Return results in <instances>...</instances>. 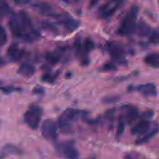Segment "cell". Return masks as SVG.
I'll use <instances>...</instances> for the list:
<instances>
[{
    "label": "cell",
    "mask_w": 159,
    "mask_h": 159,
    "mask_svg": "<svg viewBox=\"0 0 159 159\" xmlns=\"http://www.w3.org/2000/svg\"><path fill=\"white\" fill-rule=\"evenodd\" d=\"M12 1L16 5L23 6L29 3L31 0H12Z\"/></svg>",
    "instance_id": "31"
},
{
    "label": "cell",
    "mask_w": 159,
    "mask_h": 159,
    "mask_svg": "<svg viewBox=\"0 0 159 159\" xmlns=\"http://www.w3.org/2000/svg\"><path fill=\"white\" fill-rule=\"evenodd\" d=\"M119 100V97L116 95H108L104 96L102 99V102L104 104H113L117 102Z\"/></svg>",
    "instance_id": "22"
},
{
    "label": "cell",
    "mask_w": 159,
    "mask_h": 159,
    "mask_svg": "<svg viewBox=\"0 0 159 159\" xmlns=\"http://www.w3.org/2000/svg\"><path fill=\"white\" fill-rule=\"evenodd\" d=\"M43 109L36 104H31L24 114V120L26 125L32 130H37L39 126Z\"/></svg>",
    "instance_id": "4"
},
{
    "label": "cell",
    "mask_w": 159,
    "mask_h": 159,
    "mask_svg": "<svg viewBox=\"0 0 159 159\" xmlns=\"http://www.w3.org/2000/svg\"><path fill=\"white\" fill-rule=\"evenodd\" d=\"M125 159H131V158H130V157H129V156H128L127 157H126V158H125Z\"/></svg>",
    "instance_id": "33"
},
{
    "label": "cell",
    "mask_w": 159,
    "mask_h": 159,
    "mask_svg": "<svg viewBox=\"0 0 159 159\" xmlns=\"http://www.w3.org/2000/svg\"><path fill=\"white\" fill-rule=\"evenodd\" d=\"M94 47V44L93 42L91 40H86L85 42L84 43V46H83V50L85 53H88L90 52Z\"/></svg>",
    "instance_id": "27"
},
{
    "label": "cell",
    "mask_w": 159,
    "mask_h": 159,
    "mask_svg": "<svg viewBox=\"0 0 159 159\" xmlns=\"http://www.w3.org/2000/svg\"><path fill=\"white\" fill-rule=\"evenodd\" d=\"M22 153V150L16 145L12 143H6L1 149V159H3L8 155H21Z\"/></svg>",
    "instance_id": "13"
},
{
    "label": "cell",
    "mask_w": 159,
    "mask_h": 159,
    "mask_svg": "<svg viewBox=\"0 0 159 159\" xmlns=\"http://www.w3.org/2000/svg\"><path fill=\"white\" fill-rule=\"evenodd\" d=\"M1 90L4 94L7 95V94H10L12 93L19 92L21 90V89L20 88H17V87H14L13 86L9 85V86H1Z\"/></svg>",
    "instance_id": "21"
},
{
    "label": "cell",
    "mask_w": 159,
    "mask_h": 159,
    "mask_svg": "<svg viewBox=\"0 0 159 159\" xmlns=\"http://www.w3.org/2000/svg\"><path fill=\"white\" fill-rule=\"evenodd\" d=\"M73 1H76V2H77V1H79L80 0H73Z\"/></svg>",
    "instance_id": "34"
},
{
    "label": "cell",
    "mask_w": 159,
    "mask_h": 159,
    "mask_svg": "<svg viewBox=\"0 0 159 159\" xmlns=\"http://www.w3.org/2000/svg\"><path fill=\"white\" fill-rule=\"evenodd\" d=\"M158 36H159V28L158 29Z\"/></svg>",
    "instance_id": "35"
},
{
    "label": "cell",
    "mask_w": 159,
    "mask_h": 159,
    "mask_svg": "<svg viewBox=\"0 0 159 159\" xmlns=\"http://www.w3.org/2000/svg\"><path fill=\"white\" fill-rule=\"evenodd\" d=\"M32 93L35 95H41L43 93V89L41 86L35 87L32 91Z\"/></svg>",
    "instance_id": "30"
},
{
    "label": "cell",
    "mask_w": 159,
    "mask_h": 159,
    "mask_svg": "<svg viewBox=\"0 0 159 159\" xmlns=\"http://www.w3.org/2000/svg\"><path fill=\"white\" fill-rule=\"evenodd\" d=\"M18 17L22 23V24L23 25V26L30 32L31 33H34V34H39L38 32L34 29L33 27H32V21L29 17V16H28V14L24 12V11H20L19 12L18 14Z\"/></svg>",
    "instance_id": "15"
},
{
    "label": "cell",
    "mask_w": 159,
    "mask_h": 159,
    "mask_svg": "<svg viewBox=\"0 0 159 159\" xmlns=\"http://www.w3.org/2000/svg\"><path fill=\"white\" fill-rule=\"evenodd\" d=\"M125 121L124 117L122 116H120L119 119V124H118L117 131L118 136H120L122 134L125 128Z\"/></svg>",
    "instance_id": "24"
},
{
    "label": "cell",
    "mask_w": 159,
    "mask_h": 159,
    "mask_svg": "<svg viewBox=\"0 0 159 159\" xmlns=\"http://www.w3.org/2000/svg\"><path fill=\"white\" fill-rule=\"evenodd\" d=\"M109 52L111 56L119 62L124 61V53L122 48L116 43H110L108 47Z\"/></svg>",
    "instance_id": "12"
},
{
    "label": "cell",
    "mask_w": 159,
    "mask_h": 159,
    "mask_svg": "<svg viewBox=\"0 0 159 159\" xmlns=\"http://www.w3.org/2000/svg\"><path fill=\"white\" fill-rule=\"evenodd\" d=\"M58 125L55 120L47 119L41 124V134L44 138L50 141H55L58 137Z\"/></svg>",
    "instance_id": "6"
},
{
    "label": "cell",
    "mask_w": 159,
    "mask_h": 159,
    "mask_svg": "<svg viewBox=\"0 0 159 159\" xmlns=\"http://www.w3.org/2000/svg\"><path fill=\"white\" fill-rule=\"evenodd\" d=\"M24 52L17 44H12L9 46L7 51V55L9 58L13 61L20 60L24 56Z\"/></svg>",
    "instance_id": "9"
},
{
    "label": "cell",
    "mask_w": 159,
    "mask_h": 159,
    "mask_svg": "<svg viewBox=\"0 0 159 159\" xmlns=\"http://www.w3.org/2000/svg\"><path fill=\"white\" fill-rule=\"evenodd\" d=\"M132 89L136 90L142 95L145 97L155 98L157 95V89L155 84L153 83L140 84L135 86L130 87Z\"/></svg>",
    "instance_id": "7"
},
{
    "label": "cell",
    "mask_w": 159,
    "mask_h": 159,
    "mask_svg": "<svg viewBox=\"0 0 159 159\" xmlns=\"http://www.w3.org/2000/svg\"><path fill=\"white\" fill-rule=\"evenodd\" d=\"M35 71V68L32 65L24 62L19 66L17 72L24 77H30L34 74Z\"/></svg>",
    "instance_id": "16"
},
{
    "label": "cell",
    "mask_w": 159,
    "mask_h": 159,
    "mask_svg": "<svg viewBox=\"0 0 159 159\" xmlns=\"http://www.w3.org/2000/svg\"><path fill=\"white\" fill-rule=\"evenodd\" d=\"M152 29L150 26L146 22L141 21L138 24H137L135 31L137 34L140 36H147L150 34Z\"/></svg>",
    "instance_id": "18"
},
{
    "label": "cell",
    "mask_w": 159,
    "mask_h": 159,
    "mask_svg": "<svg viewBox=\"0 0 159 159\" xmlns=\"http://www.w3.org/2000/svg\"><path fill=\"white\" fill-rule=\"evenodd\" d=\"M34 9L38 11L41 14L55 17L56 14L52 12V7L50 4L47 2H37L33 5Z\"/></svg>",
    "instance_id": "14"
},
{
    "label": "cell",
    "mask_w": 159,
    "mask_h": 159,
    "mask_svg": "<svg viewBox=\"0 0 159 159\" xmlns=\"http://www.w3.org/2000/svg\"><path fill=\"white\" fill-rule=\"evenodd\" d=\"M122 109L124 112V116L122 117H124L125 122L131 123L138 117V110L134 106L130 105L124 106L122 107Z\"/></svg>",
    "instance_id": "11"
},
{
    "label": "cell",
    "mask_w": 159,
    "mask_h": 159,
    "mask_svg": "<svg viewBox=\"0 0 159 159\" xmlns=\"http://www.w3.org/2000/svg\"><path fill=\"white\" fill-rule=\"evenodd\" d=\"M85 114V111L80 109L73 108L65 109L58 118V125L59 129L65 134L70 133L73 122Z\"/></svg>",
    "instance_id": "1"
},
{
    "label": "cell",
    "mask_w": 159,
    "mask_h": 159,
    "mask_svg": "<svg viewBox=\"0 0 159 159\" xmlns=\"http://www.w3.org/2000/svg\"><path fill=\"white\" fill-rule=\"evenodd\" d=\"M101 70L104 71H114L116 70V66L115 64L111 62L106 63L104 64L102 67L101 68Z\"/></svg>",
    "instance_id": "26"
},
{
    "label": "cell",
    "mask_w": 159,
    "mask_h": 159,
    "mask_svg": "<svg viewBox=\"0 0 159 159\" xmlns=\"http://www.w3.org/2000/svg\"><path fill=\"white\" fill-rule=\"evenodd\" d=\"M59 23L62 24L65 30L68 32H72L76 29L80 25V22L77 20L66 16H63L60 19Z\"/></svg>",
    "instance_id": "10"
},
{
    "label": "cell",
    "mask_w": 159,
    "mask_h": 159,
    "mask_svg": "<svg viewBox=\"0 0 159 159\" xmlns=\"http://www.w3.org/2000/svg\"><path fill=\"white\" fill-rule=\"evenodd\" d=\"M57 75H52L50 73H45L42 76V80L44 81L48 82V83H52L55 80Z\"/></svg>",
    "instance_id": "28"
},
{
    "label": "cell",
    "mask_w": 159,
    "mask_h": 159,
    "mask_svg": "<svg viewBox=\"0 0 159 159\" xmlns=\"http://www.w3.org/2000/svg\"><path fill=\"white\" fill-rule=\"evenodd\" d=\"M8 26L14 36L25 42H32L39 36V34L29 32L23 26L18 16H12L8 22Z\"/></svg>",
    "instance_id": "2"
},
{
    "label": "cell",
    "mask_w": 159,
    "mask_h": 159,
    "mask_svg": "<svg viewBox=\"0 0 159 159\" xmlns=\"http://www.w3.org/2000/svg\"><path fill=\"white\" fill-rule=\"evenodd\" d=\"M7 41V35L6 32L3 27H1L0 31V45L1 47L4 46Z\"/></svg>",
    "instance_id": "25"
},
{
    "label": "cell",
    "mask_w": 159,
    "mask_h": 159,
    "mask_svg": "<svg viewBox=\"0 0 159 159\" xmlns=\"http://www.w3.org/2000/svg\"><path fill=\"white\" fill-rule=\"evenodd\" d=\"M58 154L66 159H78L79 153L75 147V142L68 140L58 143L55 146Z\"/></svg>",
    "instance_id": "5"
},
{
    "label": "cell",
    "mask_w": 159,
    "mask_h": 159,
    "mask_svg": "<svg viewBox=\"0 0 159 159\" xmlns=\"http://www.w3.org/2000/svg\"><path fill=\"white\" fill-rule=\"evenodd\" d=\"M153 114H154V113H153V111H152V110H148V111H147L144 112L142 114V118H143V119L147 120V119H148L152 117L153 116Z\"/></svg>",
    "instance_id": "29"
},
{
    "label": "cell",
    "mask_w": 159,
    "mask_h": 159,
    "mask_svg": "<svg viewBox=\"0 0 159 159\" xmlns=\"http://www.w3.org/2000/svg\"><path fill=\"white\" fill-rule=\"evenodd\" d=\"M143 61L147 65L151 67L159 68V53H150L145 56Z\"/></svg>",
    "instance_id": "17"
},
{
    "label": "cell",
    "mask_w": 159,
    "mask_h": 159,
    "mask_svg": "<svg viewBox=\"0 0 159 159\" xmlns=\"http://www.w3.org/2000/svg\"><path fill=\"white\" fill-rule=\"evenodd\" d=\"M139 9L134 6L130 8L123 19L120 27L117 29L118 34L127 35L134 33L135 31L137 24L136 18L138 14Z\"/></svg>",
    "instance_id": "3"
},
{
    "label": "cell",
    "mask_w": 159,
    "mask_h": 159,
    "mask_svg": "<svg viewBox=\"0 0 159 159\" xmlns=\"http://www.w3.org/2000/svg\"><path fill=\"white\" fill-rule=\"evenodd\" d=\"M45 58L50 63H51L52 65H55V64L57 63L60 60L59 57L53 53H46Z\"/></svg>",
    "instance_id": "23"
},
{
    "label": "cell",
    "mask_w": 159,
    "mask_h": 159,
    "mask_svg": "<svg viewBox=\"0 0 159 159\" xmlns=\"http://www.w3.org/2000/svg\"><path fill=\"white\" fill-rule=\"evenodd\" d=\"M151 127V122L143 119L135 124L131 129V133L134 135H144L149 132Z\"/></svg>",
    "instance_id": "8"
},
{
    "label": "cell",
    "mask_w": 159,
    "mask_h": 159,
    "mask_svg": "<svg viewBox=\"0 0 159 159\" xmlns=\"http://www.w3.org/2000/svg\"><path fill=\"white\" fill-rule=\"evenodd\" d=\"M158 1H159V0H158Z\"/></svg>",
    "instance_id": "36"
},
{
    "label": "cell",
    "mask_w": 159,
    "mask_h": 159,
    "mask_svg": "<svg viewBox=\"0 0 159 159\" xmlns=\"http://www.w3.org/2000/svg\"><path fill=\"white\" fill-rule=\"evenodd\" d=\"M99 0H90L89 2V7L90 8L93 7L94 6L96 5V4L99 2Z\"/></svg>",
    "instance_id": "32"
},
{
    "label": "cell",
    "mask_w": 159,
    "mask_h": 159,
    "mask_svg": "<svg viewBox=\"0 0 159 159\" xmlns=\"http://www.w3.org/2000/svg\"><path fill=\"white\" fill-rule=\"evenodd\" d=\"M1 16H5L11 14V8L8 6L6 0H1V7H0Z\"/></svg>",
    "instance_id": "20"
},
{
    "label": "cell",
    "mask_w": 159,
    "mask_h": 159,
    "mask_svg": "<svg viewBox=\"0 0 159 159\" xmlns=\"http://www.w3.org/2000/svg\"><path fill=\"white\" fill-rule=\"evenodd\" d=\"M158 132V129H154L148 132L147 134H144L143 137L138 139L136 140V144L137 145H140L145 143L147 142L148 140H150L151 138H152Z\"/></svg>",
    "instance_id": "19"
}]
</instances>
